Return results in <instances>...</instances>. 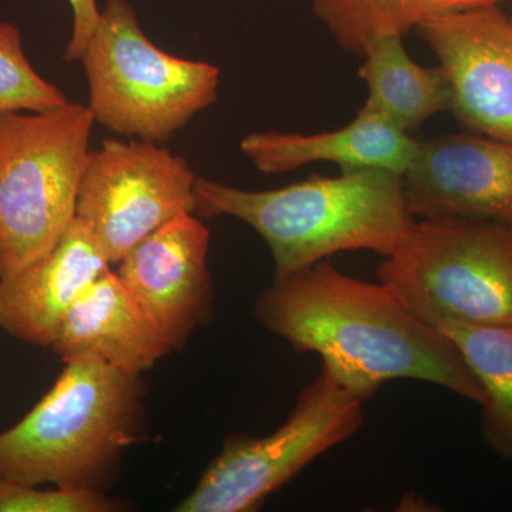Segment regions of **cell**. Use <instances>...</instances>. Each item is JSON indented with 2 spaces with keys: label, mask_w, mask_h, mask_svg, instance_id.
<instances>
[{
  "label": "cell",
  "mask_w": 512,
  "mask_h": 512,
  "mask_svg": "<svg viewBox=\"0 0 512 512\" xmlns=\"http://www.w3.org/2000/svg\"><path fill=\"white\" fill-rule=\"evenodd\" d=\"M252 313L296 352L319 355L363 403L397 379L436 384L480 407L487 403L483 384L444 333L383 282L343 274L328 259L274 278Z\"/></svg>",
  "instance_id": "1"
},
{
  "label": "cell",
  "mask_w": 512,
  "mask_h": 512,
  "mask_svg": "<svg viewBox=\"0 0 512 512\" xmlns=\"http://www.w3.org/2000/svg\"><path fill=\"white\" fill-rule=\"evenodd\" d=\"M195 214L234 217L255 229L271 249L274 278L318 264L339 252L367 249L392 255L416 217L403 175L380 168L312 175L276 188L248 191L197 177Z\"/></svg>",
  "instance_id": "2"
},
{
  "label": "cell",
  "mask_w": 512,
  "mask_h": 512,
  "mask_svg": "<svg viewBox=\"0 0 512 512\" xmlns=\"http://www.w3.org/2000/svg\"><path fill=\"white\" fill-rule=\"evenodd\" d=\"M146 396L141 376L96 360L66 363L46 396L0 433V476L107 493L124 453L147 437Z\"/></svg>",
  "instance_id": "3"
},
{
  "label": "cell",
  "mask_w": 512,
  "mask_h": 512,
  "mask_svg": "<svg viewBox=\"0 0 512 512\" xmlns=\"http://www.w3.org/2000/svg\"><path fill=\"white\" fill-rule=\"evenodd\" d=\"M80 62L94 121L120 136L163 143L218 100L220 69L154 45L126 0H107Z\"/></svg>",
  "instance_id": "4"
},
{
  "label": "cell",
  "mask_w": 512,
  "mask_h": 512,
  "mask_svg": "<svg viewBox=\"0 0 512 512\" xmlns=\"http://www.w3.org/2000/svg\"><path fill=\"white\" fill-rule=\"evenodd\" d=\"M94 123L70 101L0 116V279L47 254L76 218Z\"/></svg>",
  "instance_id": "5"
},
{
  "label": "cell",
  "mask_w": 512,
  "mask_h": 512,
  "mask_svg": "<svg viewBox=\"0 0 512 512\" xmlns=\"http://www.w3.org/2000/svg\"><path fill=\"white\" fill-rule=\"evenodd\" d=\"M376 276L433 328L512 326V228L505 225L421 218Z\"/></svg>",
  "instance_id": "6"
},
{
  "label": "cell",
  "mask_w": 512,
  "mask_h": 512,
  "mask_svg": "<svg viewBox=\"0 0 512 512\" xmlns=\"http://www.w3.org/2000/svg\"><path fill=\"white\" fill-rule=\"evenodd\" d=\"M362 400L326 367L298 394L288 419L268 436L231 434L178 512H251L365 424Z\"/></svg>",
  "instance_id": "7"
},
{
  "label": "cell",
  "mask_w": 512,
  "mask_h": 512,
  "mask_svg": "<svg viewBox=\"0 0 512 512\" xmlns=\"http://www.w3.org/2000/svg\"><path fill=\"white\" fill-rule=\"evenodd\" d=\"M195 181L187 160L157 143L107 138L87 154L76 218L117 265L161 225L197 210Z\"/></svg>",
  "instance_id": "8"
},
{
  "label": "cell",
  "mask_w": 512,
  "mask_h": 512,
  "mask_svg": "<svg viewBox=\"0 0 512 512\" xmlns=\"http://www.w3.org/2000/svg\"><path fill=\"white\" fill-rule=\"evenodd\" d=\"M416 29L439 59L458 123L512 140V16L483 6L444 13Z\"/></svg>",
  "instance_id": "9"
},
{
  "label": "cell",
  "mask_w": 512,
  "mask_h": 512,
  "mask_svg": "<svg viewBox=\"0 0 512 512\" xmlns=\"http://www.w3.org/2000/svg\"><path fill=\"white\" fill-rule=\"evenodd\" d=\"M210 238L195 212H184L141 239L117 264L121 282L171 350L183 349L214 316Z\"/></svg>",
  "instance_id": "10"
},
{
  "label": "cell",
  "mask_w": 512,
  "mask_h": 512,
  "mask_svg": "<svg viewBox=\"0 0 512 512\" xmlns=\"http://www.w3.org/2000/svg\"><path fill=\"white\" fill-rule=\"evenodd\" d=\"M403 178L420 220L461 217L512 228V140L473 133L420 141Z\"/></svg>",
  "instance_id": "11"
},
{
  "label": "cell",
  "mask_w": 512,
  "mask_h": 512,
  "mask_svg": "<svg viewBox=\"0 0 512 512\" xmlns=\"http://www.w3.org/2000/svg\"><path fill=\"white\" fill-rule=\"evenodd\" d=\"M109 268L93 232L74 218L47 254L0 279V330L52 348L74 302Z\"/></svg>",
  "instance_id": "12"
},
{
  "label": "cell",
  "mask_w": 512,
  "mask_h": 512,
  "mask_svg": "<svg viewBox=\"0 0 512 512\" xmlns=\"http://www.w3.org/2000/svg\"><path fill=\"white\" fill-rule=\"evenodd\" d=\"M52 350L64 363L96 360L130 376L173 352L111 268L74 302Z\"/></svg>",
  "instance_id": "13"
},
{
  "label": "cell",
  "mask_w": 512,
  "mask_h": 512,
  "mask_svg": "<svg viewBox=\"0 0 512 512\" xmlns=\"http://www.w3.org/2000/svg\"><path fill=\"white\" fill-rule=\"evenodd\" d=\"M420 141L394 126L380 111L363 104L355 120L318 134L252 133L241 153L264 174H282L313 163L338 165L340 173L380 168L400 175L412 165Z\"/></svg>",
  "instance_id": "14"
},
{
  "label": "cell",
  "mask_w": 512,
  "mask_h": 512,
  "mask_svg": "<svg viewBox=\"0 0 512 512\" xmlns=\"http://www.w3.org/2000/svg\"><path fill=\"white\" fill-rule=\"evenodd\" d=\"M359 77L366 82V103L406 133L450 110L451 94L440 66L423 67L407 55L403 37L380 36L363 50Z\"/></svg>",
  "instance_id": "15"
},
{
  "label": "cell",
  "mask_w": 512,
  "mask_h": 512,
  "mask_svg": "<svg viewBox=\"0 0 512 512\" xmlns=\"http://www.w3.org/2000/svg\"><path fill=\"white\" fill-rule=\"evenodd\" d=\"M437 329L457 346L487 393L481 407L484 443L512 461V326L444 322Z\"/></svg>",
  "instance_id": "16"
},
{
  "label": "cell",
  "mask_w": 512,
  "mask_h": 512,
  "mask_svg": "<svg viewBox=\"0 0 512 512\" xmlns=\"http://www.w3.org/2000/svg\"><path fill=\"white\" fill-rule=\"evenodd\" d=\"M500 2L503 0H312V8L345 52L362 57L367 43L376 37H404L444 13Z\"/></svg>",
  "instance_id": "17"
},
{
  "label": "cell",
  "mask_w": 512,
  "mask_h": 512,
  "mask_svg": "<svg viewBox=\"0 0 512 512\" xmlns=\"http://www.w3.org/2000/svg\"><path fill=\"white\" fill-rule=\"evenodd\" d=\"M67 101L66 94L30 64L18 26L0 22V116L55 110Z\"/></svg>",
  "instance_id": "18"
},
{
  "label": "cell",
  "mask_w": 512,
  "mask_h": 512,
  "mask_svg": "<svg viewBox=\"0 0 512 512\" xmlns=\"http://www.w3.org/2000/svg\"><path fill=\"white\" fill-rule=\"evenodd\" d=\"M126 503L101 491L16 483L0 476V512H116Z\"/></svg>",
  "instance_id": "19"
},
{
  "label": "cell",
  "mask_w": 512,
  "mask_h": 512,
  "mask_svg": "<svg viewBox=\"0 0 512 512\" xmlns=\"http://www.w3.org/2000/svg\"><path fill=\"white\" fill-rule=\"evenodd\" d=\"M69 3L73 10V30L64 52V60L77 62L97 28L101 10L97 0H69Z\"/></svg>",
  "instance_id": "20"
}]
</instances>
